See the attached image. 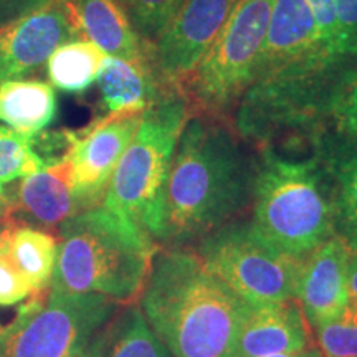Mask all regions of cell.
Listing matches in <instances>:
<instances>
[{
    "mask_svg": "<svg viewBox=\"0 0 357 357\" xmlns=\"http://www.w3.org/2000/svg\"><path fill=\"white\" fill-rule=\"evenodd\" d=\"M253 178L229 123L190 114L164 189L158 240L178 247L225 227L247 204Z\"/></svg>",
    "mask_w": 357,
    "mask_h": 357,
    "instance_id": "obj_1",
    "label": "cell"
},
{
    "mask_svg": "<svg viewBox=\"0 0 357 357\" xmlns=\"http://www.w3.org/2000/svg\"><path fill=\"white\" fill-rule=\"evenodd\" d=\"M139 310L172 357H234L248 303L197 253L167 250L153 258Z\"/></svg>",
    "mask_w": 357,
    "mask_h": 357,
    "instance_id": "obj_2",
    "label": "cell"
},
{
    "mask_svg": "<svg viewBox=\"0 0 357 357\" xmlns=\"http://www.w3.org/2000/svg\"><path fill=\"white\" fill-rule=\"evenodd\" d=\"M58 234L52 291L113 303H129L142 291L155 247L132 223L98 205L61 223Z\"/></svg>",
    "mask_w": 357,
    "mask_h": 357,
    "instance_id": "obj_3",
    "label": "cell"
},
{
    "mask_svg": "<svg viewBox=\"0 0 357 357\" xmlns=\"http://www.w3.org/2000/svg\"><path fill=\"white\" fill-rule=\"evenodd\" d=\"M323 158H281L263 147L253 178L252 225L268 242L305 258L336 235L333 187Z\"/></svg>",
    "mask_w": 357,
    "mask_h": 357,
    "instance_id": "obj_4",
    "label": "cell"
},
{
    "mask_svg": "<svg viewBox=\"0 0 357 357\" xmlns=\"http://www.w3.org/2000/svg\"><path fill=\"white\" fill-rule=\"evenodd\" d=\"M190 111L177 91H167L142 114L139 128L111 177L101 205L155 242L162 195L176 147Z\"/></svg>",
    "mask_w": 357,
    "mask_h": 357,
    "instance_id": "obj_5",
    "label": "cell"
},
{
    "mask_svg": "<svg viewBox=\"0 0 357 357\" xmlns=\"http://www.w3.org/2000/svg\"><path fill=\"white\" fill-rule=\"evenodd\" d=\"M273 0H235L229 19L197 66L177 86L190 114L223 118L257 75Z\"/></svg>",
    "mask_w": 357,
    "mask_h": 357,
    "instance_id": "obj_6",
    "label": "cell"
},
{
    "mask_svg": "<svg viewBox=\"0 0 357 357\" xmlns=\"http://www.w3.org/2000/svg\"><path fill=\"white\" fill-rule=\"evenodd\" d=\"M197 255L207 270L248 305L296 298L305 258L268 242L247 223H230L200 240Z\"/></svg>",
    "mask_w": 357,
    "mask_h": 357,
    "instance_id": "obj_7",
    "label": "cell"
},
{
    "mask_svg": "<svg viewBox=\"0 0 357 357\" xmlns=\"http://www.w3.org/2000/svg\"><path fill=\"white\" fill-rule=\"evenodd\" d=\"M113 312L98 294L38 293L0 326V357H78Z\"/></svg>",
    "mask_w": 357,
    "mask_h": 357,
    "instance_id": "obj_8",
    "label": "cell"
},
{
    "mask_svg": "<svg viewBox=\"0 0 357 357\" xmlns=\"http://www.w3.org/2000/svg\"><path fill=\"white\" fill-rule=\"evenodd\" d=\"M333 70L306 0H273L253 83L326 78Z\"/></svg>",
    "mask_w": 357,
    "mask_h": 357,
    "instance_id": "obj_9",
    "label": "cell"
},
{
    "mask_svg": "<svg viewBox=\"0 0 357 357\" xmlns=\"http://www.w3.org/2000/svg\"><path fill=\"white\" fill-rule=\"evenodd\" d=\"M235 0H185L176 19L151 45V63L164 93L177 91L229 19Z\"/></svg>",
    "mask_w": 357,
    "mask_h": 357,
    "instance_id": "obj_10",
    "label": "cell"
},
{
    "mask_svg": "<svg viewBox=\"0 0 357 357\" xmlns=\"http://www.w3.org/2000/svg\"><path fill=\"white\" fill-rule=\"evenodd\" d=\"M142 114H108L82 132H75L70 158L73 162L75 195L82 212L101 205L111 177L139 128Z\"/></svg>",
    "mask_w": 357,
    "mask_h": 357,
    "instance_id": "obj_11",
    "label": "cell"
},
{
    "mask_svg": "<svg viewBox=\"0 0 357 357\" xmlns=\"http://www.w3.org/2000/svg\"><path fill=\"white\" fill-rule=\"evenodd\" d=\"M79 37L61 0L0 26V83L30 73L60 45Z\"/></svg>",
    "mask_w": 357,
    "mask_h": 357,
    "instance_id": "obj_12",
    "label": "cell"
},
{
    "mask_svg": "<svg viewBox=\"0 0 357 357\" xmlns=\"http://www.w3.org/2000/svg\"><path fill=\"white\" fill-rule=\"evenodd\" d=\"M356 248L333 235L303 261L296 300L311 328L337 318L349 303V266Z\"/></svg>",
    "mask_w": 357,
    "mask_h": 357,
    "instance_id": "obj_13",
    "label": "cell"
},
{
    "mask_svg": "<svg viewBox=\"0 0 357 357\" xmlns=\"http://www.w3.org/2000/svg\"><path fill=\"white\" fill-rule=\"evenodd\" d=\"M10 192L12 217L35 229H60L61 223L82 213L75 195L73 162L70 151L32 176L22 177Z\"/></svg>",
    "mask_w": 357,
    "mask_h": 357,
    "instance_id": "obj_14",
    "label": "cell"
},
{
    "mask_svg": "<svg viewBox=\"0 0 357 357\" xmlns=\"http://www.w3.org/2000/svg\"><path fill=\"white\" fill-rule=\"evenodd\" d=\"M311 331L296 298L248 305L234 357H270L310 349Z\"/></svg>",
    "mask_w": 357,
    "mask_h": 357,
    "instance_id": "obj_15",
    "label": "cell"
},
{
    "mask_svg": "<svg viewBox=\"0 0 357 357\" xmlns=\"http://www.w3.org/2000/svg\"><path fill=\"white\" fill-rule=\"evenodd\" d=\"M82 37L106 55L123 60L151 56V45L136 33L126 7L119 0H61Z\"/></svg>",
    "mask_w": 357,
    "mask_h": 357,
    "instance_id": "obj_16",
    "label": "cell"
},
{
    "mask_svg": "<svg viewBox=\"0 0 357 357\" xmlns=\"http://www.w3.org/2000/svg\"><path fill=\"white\" fill-rule=\"evenodd\" d=\"M102 105L109 114L144 113L164 95L155 77L151 56L123 60L108 55L98 73Z\"/></svg>",
    "mask_w": 357,
    "mask_h": 357,
    "instance_id": "obj_17",
    "label": "cell"
},
{
    "mask_svg": "<svg viewBox=\"0 0 357 357\" xmlns=\"http://www.w3.org/2000/svg\"><path fill=\"white\" fill-rule=\"evenodd\" d=\"M55 88L40 79L0 83V123L22 134H38L55 121Z\"/></svg>",
    "mask_w": 357,
    "mask_h": 357,
    "instance_id": "obj_18",
    "label": "cell"
},
{
    "mask_svg": "<svg viewBox=\"0 0 357 357\" xmlns=\"http://www.w3.org/2000/svg\"><path fill=\"white\" fill-rule=\"evenodd\" d=\"M106 56L91 40H70L48 56L47 73L50 84L68 95H83L96 82Z\"/></svg>",
    "mask_w": 357,
    "mask_h": 357,
    "instance_id": "obj_19",
    "label": "cell"
},
{
    "mask_svg": "<svg viewBox=\"0 0 357 357\" xmlns=\"http://www.w3.org/2000/svg\"><path fill=\"white\" fill-rule=\"evenodd\" d=\"M8 255L35 294L48 291L56 265L58 238L47 230L17 225L8 242Z\"/></svg>",
    "mask_w": 357,
    "mask_h": 357,
    "instance_id": "obj_20",
    "label": "cell"
},
{
    "mask_svg": "<svg viewBox=\"0 0 357 357\" xmlns=\"http://www.w3.org/2000/svg\"><path fill=\"white\" fill-rule=\"evenodd\" d=\"M333 177L336 234L357 250V146L323 155Z\"/></svg>",
    "mask_w": 357,
    "mask_h": 357,
    "instance_id": "obj_21",
    "label": "cell"
},
{
    "mask_svg": "<svg viewBox=\"0 0 357 357\" xmlns=\"http://www.w3.org/2000/svg\"><path fill=\"white\" fill-rule=\"evenodd\" d=\"M101 357H172L139 307H129L106 333Z\"/></svg>",
    "mask_w": 357,
    "mask_h": 357,
    "instance_id": "obj_22",
    "label": "cell"
},
{
    "mask_svg": "<svg viewBox=\"0 0 357 357\" xmlns=\"http://www.w3.org/2000/svg\"><path fill=\"white\" fill-rule=\"evenodd\" d=\"M48 164L40 149V132L22 134L0 126V185L32 176Z\"/></svg>",
    "mask_w": 357,
    "mask_h": 357,
    "instance_id": "obj_23",
    "label": "cell"
},
{
    "mask_svg": "<svg viewBox=\"0 0 357 357\" xmlns=\"http://www.w3.org/2000/svg\"><path fill=\"white\" fill-rule=\"evenodd\" d=\"M314 329L323 357H357V300L349 298L337 318Z\"/></svg>",
    "mask_w": 357,
    "mask_h": 357,
    "instance_id": "obj_24",
    "label": "cell"
},
{
    "mask_svg": "<svg viewBox=\"0 0 357 357\" xmlns=\"http://www.w3.org/2000/svg\"><path fill=\"white\" fill-rule=\"evenodd\" d=\"M185 0H131L126 8L136 33L153 45L171 25Z\"/></svg>",
    "mask_w": 357,
    "mask_h": 357,
    "instance_id": "obj_25",
    "label": "cell"
},
{
    "mask_svg": "<svg viewBox=\"0 0 357 357\" xmlns=\"http://www.w3.org/2000/svg\"><path fill=\"white\" fill-rule=\"evenodd\" d=\"M329 111L337 131L352 142V146H357V71L333 89Z\"/></svg>",
    "mask_w": 357,
    "mask_h": 357,
    "instance_id": "obj_26",
    "label": "cell"
},
{
    "mask_svg": "<svg viewBox=\"0 0 357 357\" xmlns=\"http://www.w3.org/2000/svg\"><path fill=\"white\" fill-rule=\"evenodd\" d=\"M306 3L314 19L321 52L326 60L336 68L342 61L339 56V30L334 0H306Z\"/></svg>",
    "mask_w": 357,
    "mask_h": 357,
    "instance_id": "obj_27",
    "label": "cell"
},
{
    "mask_svg": "<svg viewBox=\"0 0 357 357\" xmlns=\"http://www.w3.org/2000/svg\"><path fill=\"white\" fill-rule=\"evenodd\" d=\"M8 242H10V236L0 248V306L2 307L19 305L25 298L35 294L17 266L13 265L8 255Z\"/></svg>",
    "mask_w": 357,
    "mask_h": 357,
    "instance_id": "obj_28",
    "label": "cell"
},
{
    "mask_svg": "<svg viewBox=\"0 0 357 357\" xmlns=\"http://www.w3.org/2000/svg\"><path fill=\"white\" fill-rule=\"evenodd\" d=\"M341 61L357 58V0H334Z\"/></svg>",
    "mask_w": 357,
    "mask_h": 357,
    "instance_id": "obj_29",
    "label": "cell"
},
{
    "mask_svg": "<svg viewBox=\"0 0 357 357\" xmlns=\"http://www.w3.org/2000/svg\"><path fill=\"white\" fill-rule=\"evenodd\" d=\"M50 2L52 0H0V26L30 15Z\"/></svg>",
    "mask_w": 357,
    "mask_h": 357,
    "instance_id": "obj_30",
    "label": "cell"
},
{
    "mask_svg": "<svg viewBox=\"0 0 357 357\" xmlns=\"http://www.w3.org/2000/svg\"><path fill=\"white\" fill-rule=\"evenodd\" d=\"M106 333H98V336L89 342V346L78 357H101L102 347H105Z\"/></svg>",
    "mask_w": 357,
    "mask_h": 357,
    "instance_id": "obj_31",
    "label": "cell"
},
{
    "mask_svg": "<svg viewBox=\"0 0 357 357\" xmlns=\"http://www.w3.org/2000/svg\"><path fill=\"white\" fill-rule=\"evenodd\" d=\"M12 215V197L6 185H0V220Z\"/></svg>",
    "mask_w": 357,
    "mask_h": 357,
    "instance_id": "obj_32",
    "label": "cell"
},
{
    "mask_svg": "<svg viewBox=\"0 0 357 357\" xmlns=\"http://www.w3.org/2000/svg\"><path fill=\"white\" fill-rule=\"evenodd\" d=\"M15 227H17V222L12 215L3 218V220H0V248L6 245L8 236L12 235V231H13V229H15Z\"/></svg>",
    "mask_w": 357,
    "mask_h": 357,
    "instance_id": "obj_33",
    "label": "cell"
},
{
    "mask_svg": "<svg viewBox=\"0 0 357 357\" xmlns=\"http://www.w3.org/2000/svg\"><path fill=\"white\" fill-rule=\"evenodd\" d=\"M349 298L357 300V250L351 258L349 266Z\"/></svg>",
    "mask_w": 357,
    "mask_h": 357,
    "instance_id": "obj_34",
    "label": "cell"
},
{
    "mask_svg": "<svg viewBox=\"0 0 357 357\" xmlns=\"http://www.w3.org/2000/svg\"><path fill=\"white\" fill-rule=\"evenodd\" d=\"M270 357H323L318 347H310L301 352H293V354H280V356H270Z\"/></svg>",
    "mask_w": 357,
    "mask_h": 357,
    "instance_id": "obj_35",
    "label": "cell"
},
{
    "mask_svg": "<svg viewBox=\"0 0 357 357\" xmlns=\"http://www.w3.org/2000/svg\"><path fill=\"white\" fill-rule=\"evenodd\" d=\"M119 2H121V3H123V6L128 8V7H129V3H131V0H119Z\"/></svg>",
    "mask_w": 357,
    "mask_h": 357,
    "instance_id": "obj_36",
    "label": "cell"
}]
</instances>
